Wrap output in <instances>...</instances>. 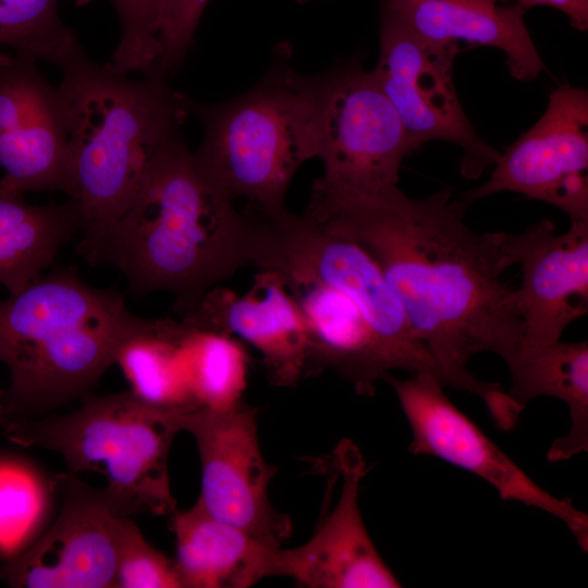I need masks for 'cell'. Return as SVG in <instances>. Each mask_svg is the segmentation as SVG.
Masks as SVG:
<instances>
[{"label": "cell", "mask_w": 588, "mask_h": 588, "mask_svg": "<svg viewBox=\"0 0 588 588\" xmlns=\"http://www.w3.org/2000/svg\"><path fill=\"white\" fill-rule=\"evenodd\" d=\"M467 209L448 187L412 198L396 185L350 194L314 182L304 213L372 257L414 334L443 365L467 370L470 357L490 352L510 369L524 327L516 290L500 277L517 265L518 234L476 232Z\"/></svg>", "instance_id": "cell-1"}, {"label": "cell", "mask_w": 588, "mask_h": 588, "mask_svg": "<svg viewBox=\"0 0 588 588\" xmlns=\"http://www.w3.org/2000/svg\"><path fill=\"white\" fill-rule=\"evenodd\" d=\"M77 250L118 269L134 294L170 293L181 315L249 265L248 221L179 132L150 158L121 213Z\"/></svg>", "instance_id": "cell-2"}, {"label": "cell", "mask_w": 588, "mask_h": 588, "mask_svg": "<svg viewBox=\"0 0 588 588\" xmlns=\"http://www.w3.org/2000/svg\"><path fill=\"white\" fill-rule=\"evenodd\" d=\"M68 123L63 193L91 242L125 208L156 151L181 132L184 94L155 65L140 78L94 61L79 42L58 64Z\"/></svg>", "instance_id": "cell-3"}, {"label": "cell", "mask_w": 588, "mask_h": 588, "mask_svg": "<svg viewBox=\"0 0 588 588\" xmlns=\"http://www.w3.org/2000/svg\"><path fill=\"white\" fill-rule=\"evenodd\" d=\"M124 297L72 269L40 277L0 299V363L7 418H33L81 400L115 364L130 333Z\"/></svg>", "instance_id": "cell-4"}, {"label": "cell", "mask_w": 588, "mask_h": 588, "mask_svg": "<svg viewBox=\"0 0 588 588\" xmlns=\"http://www.w3.org/2000/svg\"><path fill=\"white\" fill-rule=\"evenodd\" d=\"M291 57L287 41L277 45L265 76L233 99L204 103L184 95L187 114L204 128L197 166L233 200L261 210L285 208L295 172L316 158L310 100Z\"/></svg>", "instance_id": "cell-5"}, {"label": "cell", "mask_w": 588, "mask_h": 588, "mask_svg": "<svg viewBox=\"0 0 588 588\" xmlns=\"http://www.w3.org/2000/svg\"><path fill=\"white\" fill-rule=\"evenodd\" d=\"M64 416L0 421L10 441L60 454L70 471L100 475L113 509L122 516L149 513L171 516L169 454L181 418L193 408L148 404L132 391L86 394ZM195 408V407H194Z\"/></svg>", "instance_id": "cell-6"}, {"label": "cell", "mask_w": 588, "mask_h": 588, "mask_svg": "<svg viewBox=\"0 0 588 588\" xmlns=\"http://www.w3.org/2000/svg\"><path fill=\"white\" fill-rule=\"evenodd\" d=\"M249 264L279 277L305 275L350 295L375 332L406 364L444 385L481 395L487 383L436 358L414 334L406 314L372 257L356 243L327 231L303 213L248 209Z\"/></svg>", "instance_id": "cell-7"}, {"label": "cell", "mask_w": 588, "mask_h": 588, "mask_svg": "<svg viewBox=\"0 0 588 588\" xmlns=\"http://www.w3.org/2000/svg\"><path fill=\"white\" fill-rule=\"evenodd\" d=\"M311 106L316 181L331 191L368 194L399 182L404 158L415 152L394 107L356 53L327 71L304 75Z\"/></svg>", "instance_id": "cell-8"}, {"label": "cell", "mask_w": 588, "mask_h": 588, "mask_svg": "<svg viewBox=\"0 0 588 588\" xmlns=\"http://www.w3.org/2000/svg\"><path fill=\"white\" fill-rule=\"evenodd\" d=\"M456 42L429 41L382 5L379 58L372 70L394 107L414 150L430 140L462 149L461 173L477 179L494 166L500 152L475 131L453 81Z\"/></svg>", "instance_id": "cell-9"}, {"label": "cell", "mask_w": 588, "mask_h": 588, "mask_svg": "<svg viewBox=\"0 0 588 588\" xmlns=\"http://www.w3.org/2000/svg\"><path fill=\"white\" fill-rule=\"evenodd\" d=\"M411 427L408 451L430 455L488 482L504 501L536 507L563 522L577 544L588 550V515L569 498H558L538 486L443 391V383L427 372L399 379L388 373Z\"/></svg>", "instance_id": "cell-10"}, {"label": "cell", "mask_w": 588, "mask_h": 588, "mask_svg": "<svg viewBox=\"0 0 588 588\" xmlns=\"http://www.w3.org/2000/svg\"><path fill=\"white\" fill-rule=\"evenodd\" d=\"M181 428L196 442L201 467L197 502L216 518L281 547L292 531L287 515L269 497L278 469L261 452L256 408L243 401L220 411L195 407Z\"/></svg>", "instance_id": "cell-11"}, {"label": "cell", "mask_w": 588, "mask_h": 588, "mask_svg": "<svg viewBox=\"0 0 588 588\" xmlns=\"http://www.w3.org/2000/svg\"><path fill=\"white\" fill-rule=\"evenodd\" d=\"M514 192L588 222V91L559 85L546 111L500 156L489 179L460 198L475 201Z\"/></svg>", "instance_id": "cell-12"}, {"label": "cell", "mask_w": 588, "mask_h": 588, "mask_svg": "<svg viewBox=\"0 0 588 588\" xmlns=\"http://www.w3.org/2000/svg\"><path fill=\"white\" fill-rule=\"evenodd\" d=\"M61 499L54 522L0 566V580L20 588H115L124 517L102 488L68 471L53 478Z\"/></svg>", "instance_id": "cell-13"}, {"label": "cell", "mask_w": 588, "mask_h": 588, "mask_svg": "<svg viewBox=\"0 0 588 588\" xmlns=\"http://www.w3.org/2000/svg\"><path fill=\"white\" fill-rule=\"evenodd\" d=\"M339 493L327 494L321 519L310 539L293 549L279 548L275 576L310 588H396L402 584L373 544L359 510L360 482L367 467L357 445L341 441L330 460Z\"/></svg>", "instance_id": "cell-14"}, {"label": "cell", "mask_w": 588, "mask_h": 588, "mask_svg": "<svg viewBox=\"0 0 588 588\" xmlns=\"http://www.w3.org/2000/svg\"><path fill=\"white\" fill-rule=\"evenodd\" d=\"M37 59L0 52V184L24 194L64 188L68 123Z\"/></svg>", "instance_id": "cell-15"}, {"label": "cell", "mask_w": 588, "mask_h": 588, "mask_svg": "<svg viewBox=\"0 0 588 588\" xmlns=\"http://www.w3.org/2000/svg\"><path fill=\"white\" fill-rule=\"evenodd\" d=\"M182 321L198 330L226 333L253 346L270 382L294 387L310 376V352L305 324L278 275L259 270L245 294L215 286L185 310Z\"/></svg>", "instance_id": "cell-16"}, {"label": "cell", "mask_w": 588, "mask_h": 588, "mask_svg": "<svg viewBox=\"0 0 588 588\" xmlns=\"http://www.w3.org/2000/svg\"><path fill=\"white\" fill-rule=\"evenodd\" d=\"M522 284L516 290L523 346L554 342L588 311V222L556 233L550 220L519 233Z\"/></svg>", "instance_id": "cell-17"}, {"label": "cell", "mask_w": 588, "mask_h": 588, "mask_svg": "<svg viewBox=\"0 0 588 588\" xmlns=\"http://www.w3.org/2000/svg\"><path fill=\"white\" fill-rule=\"evenodd\" d=\"M279 278L305 324L310 376L332 369L358 394L371 396L377 381L392 370L408 371L405 362L375 332L344 291L310 277Z\"/></svg>", "instance_id": "cell-18"}, {"label": "cell", "mask_w": 588, "mask_h": 588, "mask_svg": "<svg viewBox=\"0 0 588 588\" xmlns=\"http://www.w3.org/2000/svg\"><path fill=\"white\" fill-rule=\"evenodd\" d=\"M420 37L438 44L465 41L504 52L511 75L531 81L544 63L525 25V9L486 0H383Z\"/></svg>", "instance_id": "cell-19"}, {"label": "cell", "mask_w": 588, "mask_h": 588, "mask_svg": "<svg viewBox=\"0 0 588 588\" xmlns=\"http://www.w3.org/2000/svg\"><path fill=\"white\" fill-rule=\"evenodd\" d=\"M170 523L182 588H247L275 576L281 547L216 518L197 501L188 510H176Z\"/></svg>", "instance_id": "cell-20"}, {"label": "cell", "mask_w": 588, "mask_h": 588, "mask_svg": "<svg viewBox=\"0 0 588 588\" xmlns=\"http://www.w3.org/2000/svg\"><path fill=\"white\" fill-rule=\"evenodd\" d=\"M512 383L506 392L522 409L537 396L564 402L569 412L567 433L553 441L550 462H562L588 452V343L560 340L523 346L510 368Z\"/></svg>", "instance_id": "cell-21"}, {"label": "cell", "mask_w": 588, "mask_h": 588, "mask_svg": "<svg viewBox=\"0 0 588 588\" xmlns=\"http://www.w3.org/2000/svg\"><path fill=\"white\" fill-rule=\"evenodd\" d=\"M77 232L79 215L69 200L33 205L0 184V285L13 295L39 279Z\"/></svg>", "instance_id": "cell-22"}, {"label": "cell", "mask_w": 588, "mask_h": 588, "mask_svg": "<svg viewBox=\"0 0 588 588\" xmlns=\"http://www.w3.org/2000/svg\"><path fill=\"white\" fill-rule=\"evenodd\" d=\"M188 330L182 320L150 319L145 329L121 346L115 364L138 399L159 407H198L187 365Z\"/></svg>", "instance_id": "cell-23"}, {"label": "cell", "mask_w": 588, "mask_h": 588, "mask_svg": "<svg viewBox=\"0 0 588 588\" xmlns=\"http://www.w3.org/2000/svg\"><path fill=\"white\" fill-rule=\"evenodd\" d=\"M188 328L185 347L197 406L220 411L243 401L248 367L244 345L226 333Z\"/></svg>", "instance_id": "cell-24"}, {"label": "cell", "mask_w": 588, "mask_h": 588, "mask_svg": "<svg viewBox=\"0 0 588 588\" xmlns=\"http://www.w3.org/2000/svg\"><path fill=\"white\" fill-rule=\"evenodd\" d=\"M54 492L53 479L33 466L0 461V553L12 558L38 535L48 520Z\"/></svg>", "instance_id": "cell-25"}, {"label": "cell", "mask_w": 588, "mask_h": 588, "mask_svg": "<svg viewBox=\"0 0 588 588\" xmlns=\"http://www.w3.org/2000/svg\"><path fill=\"white\" fill-rule=\"evenodd\" d=\"M77 44L59 15V0H0V46L58 65Z\"/></svg>", "instance_id": "cell-26"}, {"label": "cell", "mask_w": 588, "mask_h": 588, "mask_svg": "<svg viewBox=\"0 0 588 588\" xmlns=\"http://www.w3.org/2000/svg\"><path fill=\"white\" fill-rule=\"evenodd\" d=\"M90 0H76L85 4ZM120 25V41L108 65L117 72L145 73L158 62L160 45L155 32L157 0H109Z\"/></svg>", "instance_id": "cell-27"}, {"label": "cell", "mask_w": 588, "mask_h": 588, "mask_svg": "<svg viewBox=\"0 0 588 588\" xmlns=\"http://www.w3.org/2000/svg\"><path fill=\"white\" fill-rule=\"evenodd\" d=\"M117 587L182 588L174 560L154 548L130 517L120 529Z\"/></svg>", "instance_id": "cell-28"}, {"label": "cell", "mask_w": 588, "mask_h": 588, "mask_svg": "<svg viewBox=\"0 0 588 588\" xmlns=\"http://www.w3.org/2000/svg\"><path fill=\"white\" fill-rule=\"evenodd\" d=\"M210 0H157L155 32L160 45L157 66L167 74L184 62L200 17Z\"/></svg>", "instance_id": "cell-29"}, {"label": "cell", "mask_w": 588, "mask_h": 588, "mask_svg": "<svg viewBox=\"0 0 588 588\" xmlns=\"http://www.w3.org/2000/svg\"><path fill=\"white\" fill-rule=\"evenodd\" d=\"M524 9L535 5L555 8L567 15L571 25L578 30L588 28V0H517Z\"/></svg>", "instance_id": "cell-30"}, {"label": "cell", "mask_w": 588, "mask_h": 588, "mask_svg": "<svg viewBox=\"0 0 588 588\" xmlns=\"http://www.w3.org/2000/svg\"><path fill=\"white\" fill-rule=\"evenodd\" d=\"M297 1L301 2V3H307V2L314 1V0H297Z\"/></svg>", "instance_id": "cell-31"}, {"label": "cell", "mask_w": 588, "mask_h": 588, "mask_svg": "<svg viewBox=\"0 0 588 588\" xmlns=\"http://www.w3.org/2000/svg\"><path fill=\"white\" fill-rule=\"evenodd\" d=\"M486 1H489V2H494V3H497V2H498V1H500V0H486Z\"/></svg>", "instance_id": "cell-32"}, {"label": "cell", "mask_w": 588, "mask_h": 588, "mask_svg": "<svg viewBox=\"0 0 588 588\" xmlns=\"http://www.w3.org/2000/svg\"><path fill=\"white\" fill-rule=\"evenodd\" d=\"M1 415H2V409H1V406H0V417H1Z\"/></svg>", "instance_id": "cell-33"}]
</instances>
